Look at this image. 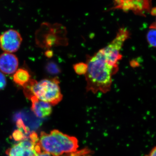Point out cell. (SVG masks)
I'll use <instances>...</instances> for the list:
<instances>
[{"label":"cell","instance_id":"52a82bcc","mask_svg":"<svg viewBox=\"0 0 156 156\" xmlns=\"http://www.w3.org/2000/svg\"><path fill=\"white\" fill-rule=\"evenodd\" d=\"M31 101V110L37 117L39 118H45L49 116L52 112L51 105L39 100L35 96L30 99Z\"/></svg>","mask_w":156,"mask_h":156},{"label":"cell","instance_id":"5bb4252c","mask_svg":"<svg viewBox=\"0 0 156 156\" xmlns=\"http://www.w3.org/2000/svg\"><path fill=\"white\" fill-rule=\"evenodd\" d=\"M7 85V80L3 73L0 72V90H3Z\"/></svg>","mask_w":156,"mask_h":156},{"label":"cell","instance_id":"7c38bea8","mask_svg":"<svg viewBox=\"0 0 156 156\" xmlns=\"http://www.w3.org/2000/svg\"><path fill=\"white\" fill-rule=\"evenodd\" d=\"M13 136L14 139L16 141H22L27 139L26 136L21 130H17L14 131L13 134Z\"/></svg>","mask_w":156,"mask_h":156},{"label":"cell","instance_id":"6da1fadb","mask_svg":"<svg viewBox=\"0 0 156 156\" xmlns=\"http://www.w3.org/2000/svg\"><path fill=\"white\" fill-rule=\"evenodd\" d=\"M88 69L85 75L87 90L94 93H107L111 89L112 76L119 68L112 66L105 58L100 50L92 56H87Z\"/></svg>","mask_w":156,"mask_h":156},{"label":"cell","instance_id":"2e32d148","mask_svg":"<svg viewBox=\"0 0 156 156\" xmlns=\"http://www.w3.org/2000/svg\"><path fill=\"white\" fill-rule=\"evenodd\" d=\"M151 26L154 27H155L156 28V22L154 24H153V25H151Z\"/></svg>","mask_w":156,"mask_h":156},{"label":"cell","instance_id":"277c9868","mask_svg":"<svg viewBox=\"0 0 156 156\" xmlns=\"http://www.w3.org/2000/svg\"><path fill=\"white\" fill-rule=\"evenodd\" d=\"M38 140L37 134L33 132L28 139L22 140L7 150L6 154L9 156H34L35 147Z\"/></svg>","mask_w":156,"mask_h":156},{"label":"cell","instance_id":"9c48e42d","mask_svg":"<svg viewBox=\"0 0 156 156\" xmlns=\"http://www.w3.org/2000/svg\"><path fill=\"white\" fill-rule=\"evenodd\" d=\"M147 39L150 46L156 48V28L151 26L147 35Z\"/></svg>","mask_w":156,"mask_h":156},{"label":"cell","instance_id":"4fadbf2b","mask_svg":"<svg viewBox=\"0 0 156 156\" xmlns=\"http://www.w3.org/2000/svg\"><path fill=\"white\" fill-rule=\"evenodd\" d=\"M35 154L34 156H51L49 153L42 150L39 144H37L35 147Z\"/></svg>","mask_w":156,"mask_h":156},{"label":"cell","instance_id":"9a60e30c","mask_svg":"<svg viewBox=\"0 0 156 156\" xmlns=\"http://www.w3.org/2000/svg\"><path fill=\"white\" fill-rule=\"evenodd\" d=\"M146 156H156V147L152 150L148 155Z\"/></svg>","mask_w":156,"mask_h":156},{"label":"cell","instance_id":"8fae6325","mask_svg":"<svg viewBox=\"0 0 156 156\" xmlns=\"http://www.w3.org/2000/svg\"><path fill=\"white\" fill-rule=\"evenodd\" d=\"M46 70L50 74L56 75L60 73L59 66L55 62H50L46 66Z\"/></svg>","mask_w":156,"mask_h":156},{"label":"cell","instance_id":"30bf717a","mask_svg":"<svg viewBox=\"0 0 156 156\" xmlns=\"http://www.w3.org/2000/svg\"><path fill=\"white\" fill-rule=\"evenodd\" d=\"M73 67L77 74L79 75H85L87 73L88 66L86 62H78L74 65Z\"/></svg>","mask_w":156,"mask_h":156},{"label":"cell","instance_id":"3957f363","mask_svg":"<svg viewBox=\"0 0 156 156\" xmlns=\"http://www.w3.org/2000/svg\"><path fill=\"white\" fill-rule=\"evenodd\" d=\"M23 88L24 95L29 99L35 96L51 105L58 104L63 97L57 77L44 79L38 82L31 79Z\"/></svg>","mask_w":156,"mask_h":156},{"label":"cell","instance_id":"ba28073f","mask_svg":"<svg viewBox=\"0 0 156 156\" xmlns=\"http://www.w3.org/2000/svg\"><path fill=\"white\" fill-rule=\"evenodd\" d=\"M13 80L15 84L23 87L30 80V74L27 69H19L14 73Z\"/></svg>","mask_w":156,"mask_h":156},{"label":"cell","instance_id":"5b68a950","mask_svg":"<svg viewBox=\"0 0 156 156\" xmlns=\"http://www.w3.org/2000/svg\"><path fill=\"white\" fill-rule=\"evenodd\" d=\"M22 37L17 30L10 29L0 35V48L5 53H13L19 50Z\"/></svg>","mask_w":156,"mask_h":156},{"label":"cell","instance_id":"e0dca14e","mask_svg":"<svg viewBox=\"0 0 156 156\" xmlns=\"http://www.w3.org/2000/svg\"><path fill=\"white\" fill-rule=\"evenodd\" d=\"M90 156L87 155V154H86V155H83V156Z\"/></svg>","mask_w":156,"mask_h":156},{"label":"cell","instance_id":"8992f818","mask_svg":"<svg viewBox=\"0 0 156 156\" xmlns=\"http://www.w3.org/2000/svg\"><path fill=\"white\" fill-rule=\"evenodd\" d=\"M18 65V58L12 53L5 52L0 55V72L3 74H14L17 70Z\"/></svg>","mask_w":156,"mask_h":156},{"label":"cell","instance_id":"7a4b0ae2","mask_svg":"<svg viewBox=\"0 0 156 156\" xmlns=\"http://www.w3.org/2000/svg\"><path fill=\"white\" fill-rule=\"evenodd\" d=\"M38 143L42 150L53 156L75 152L79 147L76 138L57 130H53L49 134L41 132Z\"/></svg>","mask_w":156,"mask_h":156}]
</instances>
